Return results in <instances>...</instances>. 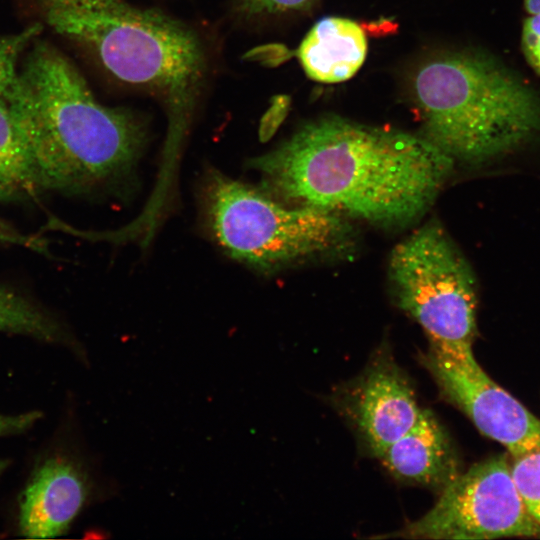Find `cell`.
Masks as SVG:
<instances>
[{"instance_id":"6da1fadb","label":"cell","mask_w":540,"mask_h":540,"mask_svg":"<svg viewBox=\"0 0 540 540\" xmlns=\"http://www.w3.org/2000/svg\"><path fill=\"white\" fill-rule=\"evenodd\" d=\"M455 161L421 134L325 116L249 161L292 206L402 227L433 204Z\"/></svg>"},{"instance_id":"7a4b0ae2","label":"cell","mask_w":540,"mask_h":540,"mask_svg":"<svg viewBox=\"0 0 540 540\" xmlns=\"http://www.w3.org/2000/svg\"><path fill=\"white\" fill-rule=\"evenodd\" d=\"M11 106L38 189L88 194L111 188L133 171L144 144L142 125L99 103L70 60L34 41L19 68Z\"/></svg>"},{"instance_id":"3957f363","label":"cell","mask_w":540,"mask_h":540,"mask_svg":"<svg viewBox=\"0 0 540 540\" xmlns=\"http://www.w3.org/2000/svg\"><path fill=\"white\" fill-rule=\"evenodd\" d=\"M422 136L455 162L479 165L540 136V95L490 56L433 54L408 79Z\"/></svg>"},{"instance_id":"277c9868","label":"cell","mask_w":540,"mask_h":540,"mask_svg":"<svg viewBox=\"0 0 540 540\" xmlns=\"http://www.w3.org/2000/svg\"><path fill=\"white\" fill-rule=\"evenodd\" d=\"M33 1L54 31L91 52L120 81L160 94L171 112L192 105L204 55L188 28L124 0Z\"/></svg>"},{"instance_id":"5b68a950","label":"cell","mask_w":540,"mask_h":540,"mask_svg":"<svg viewBox=\"0 0 540 540\" xmlns=\"http://www.w3.org/2000/svg\"><path fill=\"white\" fill-rule=\"evenodd\" d=\"M203 204L210 230L223 249L261 270L337 252L352 238L342 216L285 204L217 172L205 183Z\"/></svg>"},{"instance_id":"8992f818","label":"cell","mask_w":540,"mask_h":540,"mask_svg":"<svg viewBox=\"0 0 540 540\" xmlns=\"http://www.w3.org/2000/svg\"><path fill=\"white\" fill-rule=\"evenodd\" d=\"M389 278L398 306L422 327L430 343L473 345L475 278L440 224L429 222L394 247Z\"/></svg>"},{"instance_id":"52a82bcc","label":"cell","mask_w":540,"mask_h":540,"mask_svg":"<svg viewBox=\"0 0 540 540\" xmlns=\"http://www.w3.org/2000/svg\"><path fill=\"white\" fill-rule=\"evenodd\" d=\"M540 537L506 454L476 463L439 493L433 507L400 530L377 538L495 539Z\"/></svg>"},{"instance_id":"ba28073f","label":"cell","mask_w":540,"mask_h":540,"mask_svg":"<svg viewBox=\"0 0 540 540\" xmlns=\"http://www.w3.org/2000/svg\"><path fill=\"white\" fill-rule=\"evenodd\" d=\"M419 360L440 396L482 434L502 444L512 458L540 449V419L487 375L472 346L429 342Z\"/></svg>"},{"instance_id":"9c48e42d","label":"cell","mask_w":540,"mask_h":540,"mask_svg":"<svg viewBox=\"0 0 540 540\" xmlns=\"http://www.w3.org/2000/svg\"><path fill=\"white\" fill-rule=\"evenodd\" d=\"M332 398L362 448L376 458L403 436L422 412L408 375L385 347Z\"/></svg>"},{"instance_id":"30bf717a","label":"cell","mask_w":540,"mask_h":540,"mask_svg":"<svg viewBox=\"0 0 540 540\" xmlns=\"http://www.w3.org/2000/svg\"><path fill=\"white\" fill-rule=\"evenodd\" d=\"M94 468L72 452H54L39 461L18 498V533L26 538L60 536L88 505L115 496L117 483L102 479Z\"/></svg>"},{"instance_id":"8fae6325","label":"cell","mask_w":540,"mask_h":540,"mask_svg":"<svg viewBox=\"0 0 540 540\" xmlns=\"http://www.w3.org/2000/svg\"><path fill=\"white\" fill-rule=\"evenodd\" d=\"M399 482L440 493L461 472L455 445L435 415L422 412L415 424L378 458Z\"/></svg>"},{"instance_id":"7c38bea8","label":"cell","mask_w":540,"mask_h":540,"mask_svg":"<svg viewBox=\"0 0 540 540\" xmlns=\"http://www.w3.org/2000/svg\"><path fill=\"white\" fill-rule=\"evenodd\" d=\"M367 54V38L357 22L326 17L306 34L296 55L306 75L321 83L348 80L360 69Z\"/></svg>"},{"instance_id":"4fadbf2b","label":"cell","mask_w":540,"mask_h":540,"mask_svg":"<svg viewBox=\"0 0 540 540\" xmlns=\"http://www.w3.org/2000/svg\"><path fill=\"white\" fill-rule=\"evenodd\" d=\"M0 332L20 334L61 345L85 364L87 354L76 338L52 314L30 299L0 286Z\"/></svg>"},{"instance_id":"5bb4252c","label":"cell","mask_w":540,"mask_h":540,"mask_svg":"<svg viewBox=\"0 0 540 540\" xmlns=\"http://www.w3.org/2000/svg\"><path fill=\"white\" fill-rule=\"evenodd\" d=\"M39 190L16 116L0 97V201L24 200Z\"/></svg>"},{"instance_id":"9a60e30c","label":"cell","mask_w":540,"mask_h":540,"mask_svg":"<svg viewBox=\"0 0 540 540\" xmlns=\"http://www.w3.org/2000/svg\"><path fill=\"white\" fill-rule=\"evenodd\" d=\"M40 26L35 24L15 34L0 35V97L10 105L20 95L19 68L21 59L36 40Z\"/></svg>"},{"instance_id":"2e32d148","label":"cell","mask_w":540,"mask_h":540,"mask_svg":"<svg viewBox=\"0 0 540 540\" xmlns=\"http://www.w3.org/2000/svg\"><path fill=\"white\" fill-rule=\"evenodd\" d=\"M511 471L527 510L540 523V449L513 458Z\"/></svg>"},{"instance_id":"e0dca14e","label":"cell","mask_w":540,"mask_h":540,"mask_svg":"<svg viewBox=\"0 0 540 540\" xmlns=\"http://www.w3.org/2000/svg\"><path fill=\"white\" fill-rule=\"evenodd\" d=\"M243 8L252 14L275 15L310 10L317 0H240Z\"/></svg>"},{"instance_id":"ac0fdd59","label":"cell","mask_w":540,"mask_h":540,"mask_svg":"<svg viewBox=\"0 0 540 540\" xmlns=\"http://www.w3.org/2000/svg\"><path fill=\"white\" fill-rule=\"evenodd\" d=\"M521 49L527 63L540 76V14L528 15L524 20Z\"/></svg>"},{"instance_id":"d6986e66","label":"cell","mask_w":540,"mask_h":540,"mask_svg":"<svg viewBox=\"0 0 540 540\" xmlns=\"http://www.w3.org/2000/svg\"><path fill=\"white\" fill-rule=\"evenodd\" d=\"M42 417L38 410L19 414L0 413V438L19 435L30 430Z\"/></svg>"},{"instance_id":"ffe728a7","label":"cell","mask_w":540,"mask_h":540,"mask_svg":"<svg viewBox=\"0 0 540 540\" xmlns=\"http://www.w3.org/2000/svg\"><path fill=\"white\" fill-rule=\"evenodd\" d=\"M0 243L20 245L39 253L47 252V244L43 239L20 232L2 218H0Z\"/></svg>"},{"instance_id":"44dd1931","label":"cell","mask_w":540,"mask_h":540,"mask_svg":"<svg viewBox=\"0 0 540 540\" xmlns=\"http://www.w3.org/2000/svg\"><path fill=\"white\" fill-rule=\"evenodd\" d=\"M523 5L528 15L540 14V0H523Z\"/></svg>"},{"instance_id":"7402d4cb","label":"cell","mask_w":540,"mask_h":540,"mask_svg":"<svg viewBox=\"0 0 540 540\" xmlns=\"http://www.w3.org/2000/svg\"><path fill=\"white\" fill-rule=\"evenodd\" d=\"M10 463H11L10 459L0 458V478L3 476L5 471L8 469Z\"/></svg>"}]
</instances>
